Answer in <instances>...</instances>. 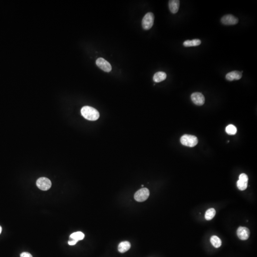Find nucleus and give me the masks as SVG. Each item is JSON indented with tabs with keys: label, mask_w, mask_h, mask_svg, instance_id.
Returning <instances> with one entry per match:
<instances>
[{
	"label": "nucleus",
	"mask_w": 257,
	"mask_h": 257,
	"mask_svg": "<svg viewBox=\"0 0 257 257\" xmlns=\"http://www.w3.org/2000/svg\"><path fill=\"white\" fill-rule=\"evenodd\" d=\"M81 112L82 116L89 121H96L99 118L100 114L98 111L90 106H84L81 108Z\"/></svg>",
	"instance_id": "1"
},
{
	"label": "nucleus",
	"mask_w": 257,
	"mask_h": 257,
	"mask_svg": "<svg viewBox=\"0 0 257 257\" xmlns=\"http://www.w3.org/2000/svg\"><path fill=\"white\" fill-rule=\"evenodd\" d=\"M180 142L183 145L193 147L197 144L198 140L195 136L185 134L180 138Z\"/></svg>",
	"instance_id": "2"
},
{
	"label": "nucleus",
	"mask_w": 257,
	"mask_h": 257,
	"mask_svg": "<svg viewBox=\"0 0 257 257\" xmlns=\"http://www.w3.org/2000/svg\"><path fill=\"white\" fill-rule=\"evenodd\" d=\"M154 15L152 13H148L145 15L142 20V26L143 29L148 30L151 28L154 24Z\"/></svg>",
	"instance_id": "3"
},
{
	"label": "nucleus",
	"mask_w": 257,
	"mask_h": 257,
	"mask_svg": "<svg viewBox=\"0 0 257 257\" xmlns=\"http://www.w3.org/2000/svg\"><path fill=\"white\" fill-rule=\"evenodd\" d=\"M150 192L147 188H142L139 189L134 195V199L138 202L144 201L149 198Z\"/></svg>",
	"instance_id": "4"
},
{
	"label": "nucleus",
	"mask_w": 257,
	"mask_h": 257,
	"mask_svg": "<svg viewBox=\"0 0 257 257\" xmlns=\"http://www.w3.org/2000/svg\"><path fill=\"white\" fill-rule=\"evenodd\" d=\"M36 185L42 191H47L51 188L52 182L49 179L45 177L40 178L36 182Z\"/></svg>",
	"instance_id": "5"
},
{
	"label": "nucleus",
	"mask_w": 257,
	"mask_h": 257,
	"mask_svg": "<svg viewBox=\"0 0 257 257\" xmlns=\"http://www.w3.org/2000/svg\"><path fill=\"white\" fill-rule=\"evenodd\" d=\"M96 64L99 68L105 72H110L112 67L111 64L103 58H99L96 61Z\"/></svg>",
	"instance_id": "6"
},
{
	"label": "nucleus",
	"mask_w": 257,
	"mask_h": 257,
	"mask_svg": "<svg viewBox=\"0 0 257 257\" xmlns=\"http://www.w3.org/2000/svg\"><path fill=\"white\" fill-rule=\"evenodd\" d=\"M221 22L224 25H233L238 24L239 19L232 15L227 14L222 17Z\"/></svg>",
	"instance_id": "7"
},
{
	"label": "nucleus",
	"mask_w": 257,
	"mask_h": 257,
	"mask_svg": "<svg viewBox=\"0 0 257 257\" xmlns=\"http://www.w3.org/2000/svg\"><path fill=\"white\" fill-rule=\"evenodd\" d=\"M191 99L193 103L198 106H201L205 103V97L200 93H193L191 95Z\"/></svg>",
	"instance_id": "8"
},
{
	"label": "nucleus",
	"mask_w": 257,
	"mask_h": 257,
	"mask_svg": "<svg viewBox=\"0 0 257 257\" xmlns=\"http://www.w3.org/2000/svg\"><path fill=\"white\" fill-rule=\"evenodd\" d=\"M237 234L238 238L241 240H247L249 238L250 231L246 227H240L237 230Z\"/></svg>",
	"instance_id": "9"
},
{
	"label": "nucleus",
	"mask_w": 257,
	"mask_h": 257,
	"mask_svg": "<svg viewBox=\"0 0 257 257\" xmlns=\"http://www.w3.org/2000/svg\"><path fill=\"white\" fill-rule=\"evenodd\" d=\"M242 76H243V73H241V71H234L227 73L226 75V79L229 81L239 80L241 79Z\"/></svg>",
	"instance_id": "10"
},
{
	"label": "nucleus",
	"mask_w": 257,
	"mask_h": 257,
	"mask_svg": "<svg viewBox=\"0 0 257 257\" xmlns=\"http://www.w3.org/2000/svg\"><path fill=\"white\" fill-rule=\"evenodd\" d=\"M179 1L170 0L169 2V7L171 13L175 14L178 11L179 7Z\"/></svg>",
	"instance_id": "11"
},
{
	"label": "nucleus",
	"mask_w": 257,
	"mask_h": 257,
	"mask_svg": "<svg viewBox=\"0 0 257 257\" xmlns=\"http://www.w3.org/2000/svg\"><path fill=\"white\" fill-rule=\"evenodd\" d=\"M167 77L166 73L163 71H158L155 73L153 77V80L155 82H160L165 80Z\"/></svg>",
	"instance_id": "12"
},
{
	"label": "nucleus",
	"mask_w": 257,
	"mask_h": 257,
	"mask_svg": "<svg viewBox=\"0 0 257 257\" xmlns=\"http://www.w3.org/2000/svg\"><path fill=\"white\" fill-rule=\"evenodd\" d=\"M131 247V243L128 241H125L120 243L118 246L119 252L124 253L127 252Z\"/></svg>",
	"instance_id": "13"
},
{
	"label": "nucleus",
	"mask_w": 257,
	"mask_h": 257,
	"mask_svg": "<svg viewBox=\"0 0 257 257\" xmlns=\"http://www.w3.org/2000/svg\"><path fill=\"white\" fill-rule=\"evenodd\" d=\"M201 40L199 39H194L192 40H186L183 43V45L186 47H189L197 46L201 44Z\"/></svg>",
	"instance_id": "14"
},
{
	"label": "nucleus",
	"mask_w": 257,
	"mask_h": 257,
	"mask_svg": "<svg viewBox=\"0 0 257 257\" xmlns=\"http://www.w3.org/2000/svg\"><path fill=\"white\" fill-rule=\"evenodd\" d=\"M211 243L216 248H219L221 245V240L217 236H212L211 238Z\"/></svg>",
	"instance_id": "15"
},
{
	"label": "nucleus",
	"mask_w": 257,
	"mask_h": 257,
	"mask_svg": "<svg viewBox=\"0 0 257 257\" xmlns=\"http://www.w3.org/2000/svg\"><path fill=\"white\" fill-rule=\"evenodd\" d=\"M84 234L82 232L78 231L71 234L70 236V238L75 240L77 241L82 240L84 238Z\"/></svg>",
	"instance_id": "16"
},
{
	"label": "nucleus",
	"mask_w": 257,
	"mask_h": 257,
	"mask_svg": "<svg viewBox=\"0 0 257 257\" xmlns=\"http://www.w3.org/2000/svg\"><path fill=\"white\" fill-rule=\"evenodd\" d=\"M215 214L216 211L215 209H213V208L208 209L206 211L205 214V218L207 221H210L214 218V216H215Z\"/></svg>",
	"instance_id": "17"
},
{
	"label": "nucleus",
	"mask_w": 257,
	"mask_h": 257,
	"mask_svg": "<svg viewBox=\"0 0 257 257\" xmlns=\"http://www.w3.org/2000/svg\"><path fill=\"white\" fill-rule=\"evenodd\" d=\"M226 132H227L229 135H235L237 133V128L234 125L232 124L228 125L227 127L226 128Z\"/></svg>",
	"instance_id": "18"
},
{
	"label": "nucleus",
	"mask_w": 257,
	"mask_h": 257,
	"mask_svg": "<svg viewBox=\"0 0 257 257\" xmlns=\"http://www.w3.org/2000/svg\"><path fill=\"white\" fill-rule=\"evenodd\" d=\"M237 186L240 190L244 191L245 189H246L248 187V182H243L239 179L237 182Z\"/></svg>",
	"instance_id": "19"
},
{
	"label": "nucleus",
	"mask_w": 257,
	"mask_h": 257,
	"mask_svg": "<svg viewBox=\"0 0 257 257\" xmlns=\"http://www.w3.org/2000/svg\"><path fill=\"white\" fill-rule=\"evenodd\" d=\"M248 177L246 175V174L242 173L239 176V180H241V181L248 182Z\"/></svg>",
	"instance_id": "20"
},
{
	"label": "nucleus",
	"mask_w": 257,
	"mask_h": 257,
	"mask_svg": "<svg viewBox=\"0 0 257 257\" xmlns=\"http://www.w3.org/2000/svg\"><path fill=\"white\" fill-rule=\"evenodd\" d=\"M20 257H33V256L29 253L24 252L21 254Z\"/></svg>",
	"instance_id": "21"
},
{
	"label": "nucleus",
	"mask_w": 257,
	"mask_h": 257,
	"mask_svg": "<svg viewBox=\"0 0 257 257\" xmlns=\"http://www.w3.org/2000/svg\"><path fill=\"white\" fill-rule=\"evenodd\" d=\"M77 242L78 241H76V240H75L72 239L71 238H70L69 239V241H68V244H69L70 245H75L77 243Z\"/></svg>",
	"instance_id": "22"
},
{
	"label": "nucleus",
	"mask_w": 257,
	"mask_h": 257,
	"mask_svg": "<svg viewBox=\"0 0 257 257\" xmlns=\"http://www.w3.org/2000/svg\"><path fill=\"white\" fill-rule=\"evenodd\" d=\"M2 231V228L1 226H0V234L1 233Z\"/></svg>",
	"instance_id": "23"
}]
</instances>
